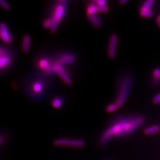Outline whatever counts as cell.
<instances>
[{
  "label": "cell",
  "mask_w": 160,
  "mask_h": 160,
  "mask_svg": "<svg viewBox=\"0 0 160 160\" xmlns=\"http://www.w3.org/2000/svg\"><path fill=\"white\" fill-rule=\"evenodd\" d=\"M133 84V79L130 76H126L122 79L120 82L118 96L115 102L120 107L124 105L129 95Z\"/></svg>",
  "instance_id": "2"
},
{
  "label": "cell",
  "mask_w": 160,
  "mask_h": 160,
  "mask_svg": "<svg viewBox=\"0 0 160 160\" xmlns=\"http://www.w3.org/2000/svg\"><path fill=\"white\" fill-rule=\"evenodd\" d=\"M109 10L108 7L107 5H104L102 7H100L98 8V13H106Z\"/></svg>",
  "instance_id": "22"
},
{
  "label": "cell",
  "mask_w": 160,
  "mask_h": 160,
  "mask_svg": "<svg viewBox=\"0 0 160 160\" xmlns=\"http://www.w3.org/2000/svg\"><path fill=\"white\" fill-rule=\"evenodd\" d=\"M154 3V0H147L145 2H144L143 5L141 6V7L147 9H152Z\"/></svg>",
  "instance_id": "20"
},
{
  "label": "cell",
  "mask_w": 160,
  "mask_h": 160,
  "mask_svg": "<svg viewBox=\"0 0 160 160\" xmlns=\"http://www.w3.org/2000/svg\"><path fill=\"white\" fill-rule=\"evenodd\" d=\"M43 88L44 84L40 81L35 82L32 85V90L35 93L39 94L42 93L43 91Z\"/></svg>",
  "instance_id": "12"
},
{
  "label": "cell",
  "mask_w": 160,
  "mask_h": 160,
  "mask_svg": "<svg viewBox=\"0 0 160 160\" xmlns=\"http://www.w3.org/2000/svg\"><path fill=\"white\" fill-rule=\"evenodd\" d=\"M139 14L143 18H150L153 16L154 12L152 10V9H146V8H143L141 7L140 11H139Z\"/></svg>",
  "instance_id": "14"
},
{
  "label": "cell",
  "mask_w": 160,
  "mask_h": 160,
  "mask_svg": "<svg viewBox=\"0 0 160 160\" xmlns=\"http://www.w3.org/2000/svg\"><path fill=\"white\" fill-rule=\"evenodd\" d=\"M156 22L157 23V24H160V14L157 17V19H156Z\"/></svg>",
  "instance_id": "26"
},
{
  "label": "cell",
  "mask_w": 160,
  "mask_h": 160,
  "mask_svg": "<svg viewBox=\"0 0 160 160\" xmlns=\"http://www.w3.org/2000/svg\"><path fill=\"white\" fill-rule=\"evenodd\" d=\"M53 68L55 72H56L64 81V82L67 85H71L72 84V80L68 74H67L66 71L64 67L57 62H54L53 64Z\"/></svg>",
  "instance_id": "6"
},
{
  "label": "cell",
  "mask_w": 160,
  "mask_h": 160,
  "mask_svg": "<svg viewBox=\"0 0 160 160\" xmlns=\"http://www.w3.org/2000/svg\"><path fill=\"white\" fill-rule=\"evenodd\" d=\"M153 80L155 84H158L160 82V69L158 68H155L152 72Z\"/></svg>",
  "instance_id": "18"
},
{
  "label": "cell",
  "mask_w": 160,
  "mask_h": 160,
  "mask_svg": "<svg viewBox=\"0 0 160 160\" xmlns=\"http://www.w3.org/2000/svg\"><path fill=\"white\" fill-rule=\"evenodd\" d=\"M93 2L95 4H96L99 7L104 6V5H106L107 1L105 0H97V1H94Z\"/></svg>",
  "instance_id": "23"
},
{
  "label": "cell",
  "mask_w": 160,
  "mask_h": 160,
  "mask_svg": "<svg viewBox=\"0 0 160 160\" xmlns=\"http://www.w3.org/2000/svg\"><path fill=\"white\" fill-rule=\"evenodd\" d=\"M2 138L1 137H0V144L2 143Z\"/></svg>",
  "instance_id": "27"
},
{
  "label": "cell",
  "mask_w": 160,
  "mask_h": 160,
  "mask_svg": "<svg viewBox=\"0 0 160 160\" xmlns=\"http://www.w3.org/2000/svg\"><path fill=\"white\" fill-rule=\"evenodd\" d=\"M76 61V56L72 53H67L63 54L56 61L58 64L64 66L67 64H74Z\"/></svg>",
  "instance_id": "8"
},
{
  "label": "cell",
  "mask_w": 160,
  "mask_h": 160,
  "mask_svg": "<svg viewBox=\"0 0 160 160\" xmlns=\"http://www.w3.org/2000/svg\"><path fill=\"white\" fill-rule=\"evenodd\" d=\"M63 104V100L60 97H56L51 101V105L55 108H59Z\"/></svg>",
  "instance_id": "15"
},
{
  "label": "cell",
  "mask_w": 160,
  "mask_h": 160,
  "mask_svg": "<svg viewBox=\"0 0 160 160\" xmlns=\"http://www.w3.org/2000/svg\"><path fill=\"white\" fill-rule=\"evenodd\" d=\"M160 130V127L157 125H153L147 128L144 130V133L146 135H152L154 133L157 132Z\"/></svg>",
  "instance_id": "16"
},
{
  "label": "cell",
  "mask_w": 160,
  "mask_h": 160,
  "mask_svg": "<svg viewBox=\"0 0 160 160\" xmlns=\"http://www.w3.org/2000/svg\"><path fill=\"white\" fill-rule=\"evenodd\" d=\"M158 26H159V27L160 28V24H158Z\"/></svg>",
  "instance_id": "28"
},
{
  "label": "cell",
  "mask_w": 160,
  "mask_h": 160,
  "mask_svg": "<svg viewBox=\"0 0 160 160\" xmlns=\"http://www.w3.org/2000/svg\"><path fill=\"white\" fill-rule=\"evenodd\" d=\"M144 120L145 119L143 116H137L118 121L103 134L101 142L106 144L113 136H121L132 133L136 128L142 125Z\"/></svg>",
  "instance_id": "1"
},
{
  "label": "cell",
  "mask_w": 160,
  "mask_h": 160,
  "mask_svg": "<svg viewBox=\"0 0 160 160\" xmlns=\"http://www.w3.org/2000/svg\"><path fill=\"white\" fill-rule=\"evenodd\" d=\"M118 41V37L116 34L111 35L108 46V56L110 59H113L116 56Z\"/></svg>",
  "instance_id": "7"
},
{
  "label": "cell",
  "mask_w": 160,
  "mask_h": 160,
  "mask_svg": "<svg viewBox=\"0 0 160 160\" xmlns=\"http://www.w3.org/2000/svg\"><path fill=\"white\" fill-rule=\"evenodd\" d=\"M12 62V61L10 55L0 56V71L5 70L10 67Z\"/></svg>",
  "instance_id": "9"
},
{
  "label": "cell",
  "mask_w": 160,
  "mask_h": 160,
  "mask_svg": "<svg viewBox=\"0 0 160 160\" xmlns=\"http://www.w3.org/2000/svg\"><path fill=\"white\" fill-rule=\"evenodd\" d=\"M0 7L5 11H9L11 8L10 4L4 0H0Z\"/></svg>",
  "instance_id": "21"
},
{
  "label": "cell",
  "mask_w": 160,
  "mask_h": 160,
  "mask_svg": "<svg viewBox=\"0 0 160 160\" xmlns=\"http://www.w3.org/2000/svg\"><path fill=\"white\" fill-rule=\"evenodd\" d=\"M0 39L5 44H10L13 41V36L5 22L0 23Z\"/></svg>",
  "instance_id": "5"
},
{
  "label": "cell",
  "mask_w": 160,
  "mask_h": 160,
  "mask_svg": "<svg viewBox=\"0 0 160 160\" xmlns=\"http://www.w3.org/2000/svg\"><path fill=\"white\" fill-rule=\"evenodd\" d=\"M128 1H129L128 0H121L119 1V3L121 5H125V4L128 2Z\"/></svg>",
  "instance_id": "25"
},
{
  "label": "cell",
  "mask_w": 160,
  "mask_h": 160,
  "mask_svg": "<svg viewBox=\"0 0 160 160\" xmlns=\"http://www.w3.org/2000/svg\"><path fill=\"white\" fill-rule=\"evenodd\" d=\"M120 107V106L115 102L112 103L110 105H108L106 107V110L107 112H108V113H112V112H114L118 110Z\"/></svg>",
  "instance_id": "17"
},
{
  "label": "cell",
  "mask_w": 160,
  "mask_h": 160,
  "mask_svg": "<svg viewBox=\"0 0 160 160\" xmlns=\"http://www.w3.org/2000/svg\"><path fill=\"white\" fill-rule=\"evenodd\" d=\"M67 1H59L58 4L54 8L53 16L51 17L53 18V25L51 28L52 33H55L57 31L58 27L60 22L64 18L66 12V3Z\"/></svg>",
  "instance_id": "3"
},
{
  "label": "cell",
  "mask_w": 160,
  "mask_h": 160,
  "mask_svg": "<svg viewBox=\"0 0 160 160\" xmlns=\"http://www.w3.org/2000/svg\"><path fill=\"white\" fill-rule=\"evenodd\" d=\"M152 102L155 104V105H158L160 103V93L157 94L156 95H155L152 99Z\"/></svg>",
  "instance_id": "24"
},
{
  "label": "cell",
  "mask_w": 160,
  "mask_h": 160,
  "mask_svg": "<svg viewBox=\"0 0 160 160\" xmlns=\"http://www.w3.org/2000/svg\"><path fill=\"white\" fill-rule=\"evenodd\" d=\"M31 36L29 35H25L22 40V51L24 53H27L30 48Z\"/></svg>",
  "instance_id": "11"
},
{
  "label": "cell",
  "mask_w": 160,
  "mask_h": 160,
  "mask_svg": "<svg viewBox=\"0 0 160 160\" xmlns=\"http://www.w3.org/2000/svg\"><path fill=\"white\" fill-rule=\"evenodd\" d=\"M53 18L52 17H50V18H48L45 19L43 22L42 25H43V27L46 29H48V28L51 29L53 25Z\"/></svg>",
  "instance_id": "19"
},
{
  "label": "cell",
  "mask_w": 160,
  "mask_h": 160,
  "mask_svg": "<svg viewBox=\"0 0 160 160\" xmlns=\"http://www.w3.org/2000/svg\"><path fill=\"white\" fill-rule=\"evenodd\" d=\"M88 20L95 28H100L102 26V20L97 14H92L87 15Z\"/></svg>",
  "instance_id": "10"
},
{
  "label": "cell",
  "mask_w": 160,
  "mask_h": 160,
  "mask_svg": "<svg viewBox=\"0 0 160 160\" xmlns=\"http://www.w3.org/2000/svg\"><path fill=\"white\" fill-rule=\"evenodd\" d=\"M85 143L82 140H71L65 139H58L54 141V145L57 147H82Z\"/></svg>",
  "instance_id": "4"
},
{
  "label": "cell",
  "mask_w": 160,
  "mask_h": 160,
  "mask_svg": "<svg viewBox=\"0 0 160 160\" xmlns=\"http://www.w3.org/2000/svg\"><path fill=\"white\" fill-rule=\"evenodd\" d=\"M98 8H99V7L93 1V2L88 5L86 8V12H87V15L96 14L97 13H98Z\"/></svg>",
  "instance_id": "13"
}]
</instances>
